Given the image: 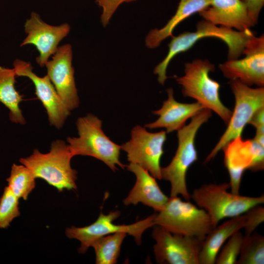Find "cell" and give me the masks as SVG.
Returning a JSON list of instances; mask_svg holds the SVG:
<instances>
[{
    "mask_svg": "<svg viewBox=\"0 0 264 264\" xmlns=\"http://www.w3.org/2000/svg\"><path fill=\"white\" fill-rule=\"evenodd\" d=\"M16 76L14 68L0 66V102L9 110L11 121L24 125L25 120L19 106L22 96L15 88Z\"/></svg>",
    "mask_w": 264,
    "mask_h": 264,
    "instance_id": "cell-22",
    "label": "cell"
},
{
    "mask_svg": "<svg viewBox=\"0 0 264 264\" xmlns=\"http://www.w3.org/2000/svg\"><path fill=\"white\" fill-rule=\"evenodd\" d=\"M245 216L244 236L251 235L264 221V208L261 204L252 207L244 213Z\"/></svg>",
    "mask_w": 264,
    "mask_h": 264,
    "instance_id": "cell-28",
    "label": "cell"
},
{
    "mask_svg": "<svg viewBox=\"0 0 264 264\" xmlns=\"http://www.w3.org/2000/svg\"><path fill=\"white\" fill-rule=\"evenodd\" d=\"M245 214L231 218L213 228L202 242L198 255L199 264H214L223 244L235 232L243 228Z\"/></svg>",
    "mask_w": 264,
    "mask_h": 264,
    "instance_id": "cell-20",
    "label": "cell"
},
{
    "mask_svg": "<svg viewBox=\"0 0 264 264\" xmlns=\"http://www.w3.org/2000/svg\"><path fill=\"white\" fill-rule=\"evenodd\" d=\"M211 110L203 109L192 118L187 125L177 131L178 147L170 164L161 169L162 179L171 183V197L182 196L189 201V193L186 182V173L191 165L198 159L195 145L197 133L202 124L211 117Z\"/></svg>",
    "mask_w": 264,
    "mask_h": 264,
    "instance_id": "cell-2",
    "label": "cell"
},
{
    "mask_svg": "<svg viewBox=\"0 0 264 264\" xmlns=\"http://www.w3.org/2000/svg\"><path fill=\"white\" fill-rule=\"evenodd\" d=\"M154 223L172 233L201 241L214 228L204 210L177 196L169 198L164 208L156 214Z\"/></svg>",
    "mask_w": 264,
    "mask_h": 264,
    "instance_id": "cell-7",
    "label": "cell"
},
{
    "mask_svg": "<svg viewBox=\"0 0 264 264\" xmlns=\"http://www.w3.org/2000/svg\"><path fill=\"white\" fill-rule=\"evenodd\" d=\"M136 0H95L98 5L102 8L101 21L102 25L106 26L118 7L123 3L131 2Z\"/></svg>",
    "mask_w": 264,
    "mask_h": 264,
    "instance_id": "cell-29",
    "label": "cell"
},
{
    "mask_svg": "<svg viewBox=\"0 0 264 264\" xmlns=\"http://www.w3.org/2000/svg\"><path fill=\"white\" fill-rule=\"evenodd\" d=\"M255 36L250 29L239 31L215 25L205 20L199 21L194 32H184L172 37L168 44L169 50L165 58L154 68L158 81L163 85L167 78L166 70L171 60L177 54L193 47L199 40L208 37L217 38L224 42L228 47V60L238 59L249 40Z\"/></svg>",
    "mask_w": 264,
    "mask_h": 264,
    "instance_id": "cell-1",
    "label": "cell"
},
{
    "mask_svg": "<svg viewBox=\"0 0 264 264\" xmlns=\"http://www.w3.org/2000/svg\"><path fill=\"white\" fill-rule=\"evenodd\" d=\"M198 14L215 25L239 31L255 25L242 0H211L209 6Z\"/></svg>",
    "mask_w": 264,
    "mask_h": 264,
    "instance_id": "cell-17",
    "label": "cell"
},
{
    "mask_svg": "<svg viewBox=\"0 0 264 264\" xmlns=\"http://www.w3.org/2000/svg\"><path fill=\"white\" fill-rule=\"evenodd\" d=\"M241 59L228 60L219 65L226 78L237 80L249 87L264 85V36H254L247 44Z\"/></svg>",
    "mask_w": 264,
    "mask_h": 264,
    "instance_id": "cell-13",
    "label": "cell"
},
{
    "mask_svg": "<svg viewBox=\"0 0 264 264\" xmlns=\"http://www.w3.org/2000/svg\"><path fill=\"white\" fill-rule=\"evenodd\" d=\"M215 69L214 64L207 60L196 59L185 65L184 74L177 77L184 96L195 99L205 109L216 112L227 124L232 111L222 103L220 85L209 76Z\"/></svg>",
    "mask_w": 264,
    "mask_h": 264,
    "instance_id": "cell-5",
    "label": "cell"
},
{
    "mask_svg": "<svg viewBox=\"0 0 264 264\" xmlns=\"http://www.w3.org/2000/svg\"><path fill=\"white\" fill-rule=\"evenodd\" d=\"M102 125V121L92 114L78 118L76 121L78 137L67 138L72 154L93 157L114 172L117 170V165L124 169L126 166L119 160L121 146L105 134Z\"/></svg>",
    "mask_w": 264,
    "mask_h": 264,
    "instance_id": "cell-4",
    "label": "cell"
},
{
    "mask_svg": "<svg viewBox=\"0 0 264 264\" xmlns=\"http://www.w3.org/2000/svg\"><path fill=\"white\" fill-rule=\"evenodd\" d=\"M254 25L258 23L260 12L264 5V0H242Z\"/></svg>",
    "mask_w": 264,
    "mask_h": 264,
    "instance_id": "cell-30",
    "label": "cell"
},
{
    "mask_svg": "<svg viewBox=\"0 0 264 264\" xmlns=\"http://www.w3.org/2000/svg\"><path fill=\"white\" fill-rule=\"evenodd\" d=\"M128 170L136 176L134 185L124 199L125 205H137L140 202L159 212L165 207L169 198L161 191L156 178L138 164L130 163Z\"/></svg>",
    "mask_w": 264,
    "mask_h": 264,
    "instance_id": "cell-18",
    "label": "cell"
},
{
    "mask_svg": "<svg viewBox=\"0 0 264 264\" xmlns=\"http://www.w3.org/2000/svg\"><path fill=\"white\" fill-rule=\"evenodd\" d=\"M244 235L238 231L230 237L227 242L218 253L215 263L217 264H236L243 241Z\"/></svg>",
    "mask_w": 264,
    "mask_h": 264,
    "instance_id": "cell-27",
    "label": "cell"
},
{
    "mask_svg": "<svg viewBox=\"0 0 264 264\" xmlns=\"http://www.w3.org/2000/svg\"><path fill=\"white\" fill-rule=\"evenodd\" d=\"M211 0H180L176 11L167 23L161 28L150 31L145 38L147 47L154 49L159 46L162 41L173 36L175 28L183 21L209 6Z\"/></svg>",
    "mask_w": 264,
    "mask_h": 264,
    "instance_id": "cell-21",
    "label": "cell"
},
{
    "mask_svg": "<svg viewBox=\"0 0 264 264\" xmlns=\"http://www.w3.org/2000/svg\"><path fill=\"white\" fill-rule=\"evenodd\" d=\"M229 85L235 97L234 111L227 127L219 142L207 155L205 162L215 157L230 141L241 136L243 130L255 112L264 107V88H251L239 80H230Z\"/></svg>",
    "mask_w": 264,
    "mask_h": 264,
    "instance_id": "cell-8",
    "label": "cell"
},
{
    "mask_svg": "<svg viewBox=\"0 0 264 264\" xmlns=\"http://www.w3.org/2000/svg\"><path fill=\"white\" fill-rule=\"evenodd\" d=\"M166 133L165 131L150 132L137 125L131 131V139L121 146V149L127 153L130 163L139 165L155 178L162 179L160 160Z\"/></svg>",
    "mask_w": 264,
    "mask_h": 264,
    "instance_id": "cell-10",
    "label": "cell"
},
{
    "mask_svg": "<svg viewBox=\"0 0 264 264\" xmlns=\"http://www.w3.org/2000/svg\"><path fill=\"white\" fill-rule=\"evenodd\" d=\"M224 162L230 177L232 193L239 194L244 171H262L264 168V146L254 139L243 140L241 136L228 142L222 149Z\"/></svg>",
    "mask_w": 264,
    "mask_h": 264,
    "instance_id": "cell-11",
    "label": "cell"
},
{
    "mask_svg": "<svg viewBox=\"0 0 264 264\" xmlns=\"http://www.w3.org/2000/svg\"><path fill=\"white\" fill-rule=\"evenodd\" d=\"M236 264H264V237L259 234L244 236Z\"/></svg>",
    "mask_w": 264,
    "mask_h": 264,
    "instance_id": "cell-25",
    "label": "cell"
},
{
    "mask_svg": "<svg viewBox=\"0 0 264 264\" xmlns=\"http://www.w3.org/2000/svg\"><path fill=\"white\" fill-rule=\"evenodd\" d=\"M156 214H153L132 224L118 225L115 224L113 221L119 217V211H111L107 215L101 212L96 220L92 224L82 227L74 226L68 227L66 230V235L69 239H76L80 242L78 252L81 254H84L99 238L117 232H125L133 236L136 243L140 245L144 232L155 225Z\"/></svg>",
    "mask_w": 264,
    "mask_h": 264,
    "instance_id": "cell-9",
    "label": "cell"
},
{
    "mask_svg": "<svg viewBox=\"0 0 264 264\" xmlns=\"http://www.w3.org/2000/svg\"><path fill=\"white\" fill-rule=\"evenodd\" d=\"M127 236L125 232L110 234L95 241L92 244L95 252L96 264H115L119 256L122 243Z\"/></svg>",
    "mask_w": 264,
    "mask_h": 264,
    "instance_id": "cell-23",
    "label": "cell"
},
{
    "mask_svg": "<svg viewBox=\"0 0 264 264\" xmlns=\"http://www.w3.org/2000/svg\"><path fill=\"white\" fill-rule=\"evenodd\" d=\"M26 37L21 46L28 44L34 45L39 53L36 63L44 66L49 57L57 51L60 42L69 33L70 27L67 23L52 25L44 22L40 15L32 12L24 24Z\"/></svg>",
    "mask_w": 264,
    "mask_h": 264,
    "instance_id": "cell-14",
    "label": "cell"
},
{
    "mask_svg": "<svg viewBox=\"0 0 264 264\" xmlns=\"http://www.w3.org/2000/svg\"><path fill=\"white\" fill-rule=\"evenodd\" d=\"M152 237L155 259L158 264H199L202 242L196 238L172 233L154 226Z\"/></svg>",
    "mask_w": 264,
    "mask_h": 264,
    "instance_id": "cell-12",
    "label": "cell"
},
{
    "mask_svg": "<svg viewBox=\"0 0 264 264\" xmlns=\"http://www.w3.org/2000/svg\"><path fill=\"white\" fill-rule=\"evenodd\" d=\"M264 107L257 110L252 116L248 124L256 129V134H264Z\"/></svg>",
    "mask_w": 264,
    "mask_h": 264,
    "instance_id": "cell-31",
    "label": "cell"
},
{
    "mask_svg": "<svg viewBox=\"0 0 264 264\" xmlns=\"http://www.w3.org/2000/svg\"><path fill=\"white\" fill-rule=\"evenodd\" d=\"M229 183L206 184L195 189L191 198L209 216L214 228L220 220L245 213L264 203V196L248 197L228 192Z\"/></svg>",
    "mask_w": 264,
    "mask_h": 264,
    "instance_id": "cell-6",
    "label": "cell"
},
{
    "mask_svg": "<svg viewBox=\"0 0 264 264\" xmlns=\"http://www.w3.org/2000/svg\"><path fill=\"white\" fill-rule=\"evenodd\" d=\"M72 60V46L70 44H65L59 46L52 59L45 65L47 75L63 102L70 111L76 109L79 104Z\"/></svg>",
    "mask_w": 264,
    "mask_h": 264,
    "instance_id": "cell-15",
    "label": "cell"
},
{
    "mask_svg": "<svg viewBox=\"0 0 264 264\" xmlns=\"http://www.w3.org/2000/svg\"><path fill=\"white\" fill-rule=\"evenodd\" d=\"M35 178L26 166L13 164L6 181L8 186L17 197L26 200L35 187Z\"/></svg>",
    "mask_w": 264,
    "mask_h": 264,
    "instance_id": "cell-24",
    "label": "cell"
},
{
    "mask_svg": "<svg viewBox=\"0 0 264 264\" xmlns=\"http://www.w3.org/2000/svg\"><path fill=\"white\" fill-rule=\"evenodd\" d=\"M17 76L26 77L34 85L35 94L46 110L49 124L61 129L70 113L47 75L40 77L33 71L30 62L16 59L13 63Z\"/></svg>",
    "mask_w": 264,
    "mask_h": 264,
    "instance_id": "cell-16",
    "label": "cell"
},
{
    "mask_svg": "<svg viewBox=\"0 0 264 264\" xmlns=\"http://www.w3.org/2000/svg\"><path fill=\"white\" fill-rule=\"evenodd\" d=\"M73 157L68 145L62 140H56L52 143L48 153L43 154L34 149L30 156L19 161L36 178L43 179L62 192L64 189L77 190V172L70 164Z\"/></svg>",
    "mask_w": 264,
    "mask_h": 264,
    "instance_id": "cell-3",
    "label": "cell"
},
{
    "mask_svg": "<svg viewBox=\"0 0 264 264\" xmlns=\"http://www.w3.org/2000/svg\"><path fill=\"white\" fill-rule=\"evenodd\" d=\"M168 98L161 108L153 111L159 117L155 121L147 124L150 129L165 128L167 133L178 131L185 125L186 121L192 118L204 108L199 103H182L176 101L172 88L167 89Z\"/></svg>",
    "mask_w": 264,
    "mask_h": 264,
    "instance_id": "cell-19",
    "label": "cell"
},
{
    "mask_svg": "<svg viewBox=\"0 0 264 264\" xmlns=\"http://www.w3.org/2000/svg\"><path fill=\"white\" fill-rule=\"evenodd\" d=\"M19 200L9 187L6 186L0 198V228H7L20 216Z\"/></svg>",
    "mask_w": 264,
    "mask_h": 264,
    "instance_id": "cell-26",
    "label": "cell"
}]
</instances>
